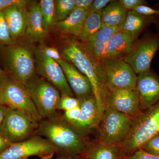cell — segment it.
<instances>
[{
	"label": "cell",
	"mask_w": 159,
	"mask_h": 159,
	"mask_svg": "<svg viewBox=\"0 0 159 159\" xmlns=\"http://www.w3.org/2000/svg\"><path fill=\"white\" fill-rule=\"evenodd\" d=\"M6 60L11 76L24 85L34 77V57L27 47L11 45L6 52Z\"/></svg>",
	"instance_id": "30bf717a"
},
{
	"label": "cell",
	"mask_w": 159,
	"mask_h": 159,
	"mask_svg": "<svg viewBox=\"0 0 159 159\" xmlns=\"http://www.w3.org/2000/svg\"><path fill=\"white\" fill-rule=\"evenodd\" d=\"M29 2L25 0H0V11L15 5L26 6Z\"/></svg>",
	"instance_id": "d590c367"
},
{
	"label": "cell",
	"mask_w": 159,
	"mask_h": 159,
	"mask_svg": "<svg viewBox=\"0 0 159 159\" xmlns=\"http://www.w3.org/2000/svg\"><path fill=\"white\" fill-rule=\"evenodd\" d=\"M69 85L80 101L93 95L90 83L87 77L80 72L73 65L65 60L58 61Z\"/></svg>",
	"instance_id": "2e32d148"
},
{
	"label": "cell",
	"mask_w": 159,
	"mask_h": 159,
	"mask_svg": "<svg viewBox=\"0 0 159 159\" xmlns=\"http://www.w3.org/2000/svg\"><path fill=\"white\" fill-rule=\"evenodd\" d=\"M28 25L25 34L31 41H39L45 37L47 32L43 24L39 3H34L28 12Z\"/></svg>",
	"instance_id": "44dd1931"
},
{
	"label": "cell",
	"mask_w": 159,
	"mask_h": 159,
	"mask_svg": "<svg viewBox=\"0 0 159 159\" xmlns=\"http://www.w3.org/2000/svg\"><path fill=\"white\" fill-rule=\"evenodd\" d=\"M80 156L86 159H122L124 157L119 145H108L99 141L90 143Z\"/></svg>",
	"instance_id": "d6986e66"
},
{
	"label": "cell",
	"mask_w": 159,
	"mask_h": 159,
	"mask_svg": "<svg viewBox=\"0 0 159 159\" xmlns=\"http://www.w3.org/2000/svg\"><path fill=\"white\" fill-rule=\"evenodd\" d=\"M63 53L67 61L77 68L90 83L93 95L97 101L99 122L109 93L106 77L100 61L94 57L84 44L74 41L67 43Z\"/></svg>",
	"instance_id": "6da1fadb"
},
{
	"label": "cell",
	"mask_w": 159,
	"mask_h": 159,
	"mask_svg": "<svg viewBox=\"0 0 159 159\" xmlns=\"http://www.w3.org/2000/svg\"><path fill=\"white\" fill-rule=\"evenodd\" d=\"M25 85L42 118L56 113L61 96L54 85L44 78L34 77Z\"/></svg>",
	"instance_id": "8992f818"
},
{
	"label": "cell",
	"mask_w": 159,
	"mask_h": 159,
	"mask_svg": "<svg viewBox=\"0 0 159 159\" xmlns=\"http://www.w3.org/2000/svg\"><path fill=\"white\" fill-rule=\"evenodd\" d=\"M35 135L45 137L54 146L57 156H80L90 143L56 113L39 123Z\"/></svg>",
	"instance_id": "7a4b0ae2"
},
{
	"label": "cell",
	"mask_w": 159,
	"mask_h": 159,
	"mask_svg": "<svg viewBox=\"0 0 159 159\" xmlns=\"http://www.w3.org/2000/svg\"><path fill=\"white\" fill-rule=\"evenodd\" d=\"M6 75V74L4 73V71L1 69L0 68V81L2 80V78L4 77V76Z\"/></svg>",
	"instance_id": "b9f144b4"
},
{
	"label": "cell",
	"mask_w": 159,
	"mask_h": 159,
	"mask_svg": "<svg viewBox=\"0 0 159 159\" xmlns=\"http://www.w3.org/2000/svg\"><path fill=\"white\" fill-rule=\"evenodd\" d=\"M37 66L39 74L57 89L61 95L74 97L73 91L59 64L48 57L40 49L37 54Z\"/></svg>",
	"instance_id": "7c38bea8"
},
{
	"label": "cell",
	"mask_w": 159,
	"mask_h": 159,
	"mask_svg": "<svg viewBox=\"0 0 159 159\" xmlns=\"http://www.w3.org/2000/svg\"><path fill=\"white\" fill-rule=\"evenodd\" d=\"M159 134V102L133 118L128 136L119 144L122 156L128 157Z\"/></svg>",
	"instance_id": "3957f363"
},
{
	"label": "cell",
	"mask_w": 159,
	"mask_h": 159,
	"mask_svg": "<svg viewBox=\"0 0 159 159\" xmlns=\"http://www.w3.org/2000/svg\"><path fill=\"white\" fill-rule=\"evenodd\" d=\"M5 17L12 39L25 34L28 25V12L25 6L15 5L5 10Z\"/></svg>",
	"instance_id": "e0dca14e"
},
{
	"label": "cell",
	"mask_w": 159,
	"mask_h": 159,
	"mask_svg": "<svg viewBox=\"0 0 159 159\" xmlns=\"http://www.w3.org/2000/svg\"><path fill=\"white\" fill-rule=\"evenodd\" d=\"M111 2V0H95L93 2L88 12H95L100 14L101 11Z\"/></svg>",
	"instance_id": "d6a6232c"
},
{
	"label": "cell",
	"mask_w": 159,
	"mask_h": 159,
	"mask_svg": "<svg viewBox=\"0 0 159 159\" xmlns=\"http://www.w3.org/2000/svg\"><path fill=\"white\" fill-rule=\"evenodd\" d=\"M122 29L119 27L102 25L98 31L84 43H99L107 44L114 34Z\"/></svg>",
	"instance_id": "484cf974"
},
{
	"label": "cell",
	"mask_w": 159,
	"mask_h": 159,
	"mask_svg": "<svg viewBox=\"0 0 159 159\" xmlns=\"http://www.w3.org/2000/svg\"><path fill=\"white\" fill-rule=\"evenodd\" d=\"M80 111L81 108L80 105L75 108L65 111L62 116L63 118L70 125H72L78 119L80 115Z\"/></svg>",
	"instance_id": "1f68e13d"
},
{
	"label": "cell",
	"mask_w": 159,
	"mask_h": 159,
	"mask_svg": "<svg viewBox=\"0 0 159 159\" xmlns=\"http://www.w3.org/2000/svg\"><path fill=\"white\" fill-rule=\"evenodd\" d=\"M80 108L79 118L70 126L78 134L86 137L99 122L97 101L93 95L81 100Z\"/></svg>",
	"instance_id": "9a60e30c"
},
{
	"label": "cell",
	"mask_w": 159,
	"mask_h": 159,
	"mask_svg": "<svg viewBox=\"0 0 159 159\" xmlns=\"http://www.w3.org/2000/svg\"><path fill=\"white\" fill-rule=\"evenodd\" d=\"M88 11L75 8L66 19L57 22L56 27L64 34L79 37Z\"/></svg>",
	"instance_id": "ffe728a7"
},
{
	"label": "cell",
	"mask_w": 159,
	"mask_h": 159,
	"mask_svg": "<svg viewBox=\"0 0 159 159\" xmlns=\"http://www.w3.org/2000/svg\"><path fill=\"white\" fill-rule=\"evenodd\" d=\"M81 101L74 97L61 95L58 105V110L65 111L75 108L80 105Z\"/></svg>",
	"instance_id": "f546056e"
},
{
	"label": "cell",
	"mask_w": 159,
	"mask_h": 159,
	"mask_svg": "<svg viewBox=\"0 0 159 159\" xmlns=\"http://www.w3.org/2000/svg\"><path fill=\"white\" fill-rule=\"evenodd\" d=\"M102 25L100 14L88 12L79 37L81 42H86L89 38L98 31Z\"/></svg>",
	"instance_id": "cb8c5ba5"
},
{
	"label": "cell",
	"mask_w": 159,
	"mask_h": 159,
	"mask_svg": "<svg viewBox=\"0 0 159 159\" xmlns=\"http://www.w3.org/2000/svg\"><path fill=\"white\" fill-rule=\"evenodd\" d=\"M39 124L25 113L8 108L0 133L10 143L22 142L35 135Z\"/></svg>",
	"instance_id": "52a82bcc"
},
{
	"label": "cell",
	"mask_w": 159,
	"mask_h": 159,
	"mask_svg": "<svg viewBox=\"0 0 159 159\" xmlns=\"http://www.w3.org/2000/svg\"><path fill=\"white\" fill-rule=\"evenodd\" d=\"M73 159H86L82 157L81 156H77V157H75Z\"/></svg>",
	"instance_id": "ee69618b"
},
{
	"label": "cell",
	"mask_w": 159,
	"mask_h": 159,
	"mask_svg": "<svg viewBox=\"0 0 159 159\" xmlns=\"http://www.w3.org/2000/svg\"><path fill=\"white\" fill-rule=\"evenodd\" d=\"M159 49L158 39H146L134 44L132 51L122 58L139 75L150 70L152 61Z\"/></svg>",
	"instance_id": "8fae6325"
},
{
	"label": "cell",
	"mask_w": 159,
	"mask_h": 159,
	"mask_svg": "<svg viewBox=\"0 0 159 159\" xmlns=\"http://www.w3.org/2000/svg\"><path fill=\"white\" fill-rule=\"evenodd\" d=\"M0 105L24 112L38 122L42 119L25 85L11 75L6 74L0 81Z\"/></svg>",
	"instance_id": "277c9868"
},
{
	"label": "cell",
	"mask_w": 159,
	"mask_h": 159,
	"mask_svg": "<svg viewBox=\"0 0 159 159\" xmlns=\"http://www.w3.org/2000/svg\"><path fill=\"white\" fill-rule=\"evenodd\" d=\"M14 43L5 17V10L0 11V45H11Z\"/></svg>",
	"instance_id": "83f0119b"
},
{
	"label": "cell",
	"mask_w": 159,
	"mask_h": 159,
	"mask_svg": "<svg viewBox=\"0 0 159 159\" xmlns=\"http://www.w3.org/2000/svg\"><path fill=\"white\" fill-rule=\"evenodd\" d=\"M134 43L129 34L122 29L120 30L107 43L106 57L122 58L132 51Z\"/></svg>",
	"instance_id": "ac0fdd59"
},
{
	"label": "cell",
	"mask_w": 159,
	"mask_h": 159,
	"mask_svg": "<svg viewBox=\"0 0 159 159\" xmlns=\"http://www.w3.org/2000/svg\"><path fill=\"white\" fill-rule=\"evenodd\" d=\"M56 159H73V158L66 156H57Z\"/></svg>",
	"instance_id": "7bdbcfd3"
},
{
	"label": "cell",
	"mask_w": 159,
	"mask_h": 159,
	"mask_svg": "<svg viewBox=\"0 0 159 159\" xmlns=\"http://www.w3.org/2000/svg\"><path fill=\"white\" fill-rule=\"evenodd\" d=\"M84 44L92 54L99 61L106 57L107 44L99 43H85Z\"/></svg>",
	"instance_id": "f1b7e54d"
},
{
	"label": "cell",
	"mask_w": 159,
	"mask_h": 159,
	"mask_svg": "<svg viewBox=\"0 0 159 159\" xmlns=\"http://www.w3.org/2000/svg\"><path fill=\"white\" fill-rule=\"evenodd\" d=\"M142 148L149 153L159 156V134L150 139Z\"/></svg>",
	"instance_id": "4dcf8cb0"
},
{
	"label": "cell",
	"mask_w": 159,
	"mask_h": 159,
	"mask_svg": "<svg viewBox=\"0 0 159 159\" xmlns=\"http://www.w3.org/2000/svg\"><path fill=\"white\" fill-rule=\"evenodd\" d=\"M119 3L127 11L133 10L137 6L144 5L146 2L143 0H120Z\"/></svg>",
	"instance_id": "e575fe53"
},
{
	"label": "cell",
	"mask_w": 159,
	"mask_h": 159,
	"mask_svg": "<svg viewBox=\"0 0 159 159\" xmlns=\"http://www.w3.org/2000/svg\"><path fill=\"white\" fill-rule=\"evenodd\" d=\"M9 141H8L0 133V154L5 151L11 145Z\"/></svg>",
	"instance_id": "ab89813d"
},
{
	"label": "cell",
	"mask_w": 159,
	"mask_h": 159,
	"mask_svg": "<svg viewBox=\"0 0 159 159\" xmlns=\"http://www.w3.org/2000/svg\"><path fill=\"white\" fill-rule=\"evenodd\" d=\"M146 19L144 16L131 10L127 12L122 30L129 34L134 42L144 29Z\"/></svg>",
	"instance_id": "603a6c76"
},
{
	"label": "cell",
	"mask_w": 159,
	"mask_h": 159,
	"mask_svg": "<svg viewBox=\"0 0 159 159\" xmlns=\"http://www.w3.org/2000/svg\"><path fill=\"white\" fill-rule=\"evenodd\" d=\"M127 158L128 159H159V156L149 153L141 148Z\"/></svg>",
	"instance_id": "836d02e7"
},
{
	"label": "cell",
	"mask_w": 159,
	"mask_h": 159,
	"mask_svg": "<svg viewBox=\"0 0 159 159\" xmlns=\"http://www.w3.org/2000/svg\"><path fill=\"white\" fill-rule=\"evenodd\" d=\"M106 107L133 118L142 112L139 94L136 89H121L109 91Z\"/></svg>",
	"instance_id": "4fadbf2b"
},
{
	"label": "cell",
	"mask_w": 159,
	"mask_h": 159,
	"mask_svg": "<svg viewBox=\"0 0 159 159\" xmlns=\"http://www.w3.org/2000/svg\"><path fill=\"white\" fill-rule=\"evenodd\" d=\"M40 50L48 57L56 61H57L62 59L59 52L55 48L45 47L41 48Z\"/></svg>",
	"instance_id": "74e56055"
},
{
	"label": "cell",
	"mask_w": 159,
	"mask_h": 159,
	"mask_svg": "<svg viewBox=\"0 0 159 159\" xmlns=\"http://www.w3.org/2000/svg\"><path fill=\"white\" fill-rule=\"evenodd\" d=\"M133 118L106 107L98 124L99 141L119 145L128 136Z\"/></svg>",
	"instance_id": "5b68a950"
},
{
	"label": "cell",
	"mask_w": 159,
	"mask_h": 159,
	"mask_svg": "<svg viewBox=\"0 0 159 159\" xmlns=\"http://www.w3.org/2000/svg\"><path fill=\"white\" fill-rule=\"evenodd\" d=\"M133 10L143 16L159 15L158 10L152 9L148 6H145V5L137 6Z\"/></svg>",
	"instance_id": "8d00e7d4"
},
{
	"label": "cell",
	"mask_w": 159,
	"mask_h": 159,
	"mask_svg": "<svg viewBox=\"0 0 159 159\" xmlns=\"http://www.w3.org/2000/svg\"><path fill=\"white\" fill-rule=\"evenodd\" d=\"M127 159V157H124V158H123V159Z\"/></svg>",
	"instance_id": "f6af8a7d"
},
{
	"label": "cell",
	"mask_w": 159,
	"mask_h": 159,
	"mask_svg": "<svg viewBox=\"0 0 159 159\" xmlns=\"http://www.w3.org/2000/svg\"><path fill=\"white\" fill-rule=\"evenodd\" d=\"M93 1V0H74L75 8L84 9L89 11Z\"/></svg>",
	"instance_id": "f35d334b"
},
{
	"label": "cell",
	"mask_w": 159,
	"mask_h": 159,
	"mask_svg": "<svg viewBox=\"0 0 159 159\" xmlns=\"http://www.w3.org/2000/svg\"><path fill=\"white\" fill-rule=\"evenodd\" d=\"M55 152V148L48 139L35 135L22 142L11 143L0 154V159H28L32 156L51 159Z\"/></svg>",
	"instance_id": "ba28073f"
},
{
	"label": "cell",
	"mask_w": 159,
	"mask_h": 159,
	"mask_svg": "<svg viewBox=\"0 0 159 159\" xmlns=\"http://www.w3.org/2000/svg\"><path fill=\"white\" fill-rule=\"evenodd\" d=\"M109 91L121 89H134L138 76L122 58L105 57L100 61Z\"/></svg>",
	"instance_id": "9c48e42d"
},
{
	"label": "cell",
	"mask_w": 159,
	"mask_h": 159,
	"mask_svg": "<svg viewBox=\"0 0 159 159\" xmlns=\"http://www.w3.org/2000/svg\"><path fill=\"white\" fill-rule=\"evenodd\" d=\"M8 109V107L5 106L0 105V132Z\"/></svg>",
	"instance_id": "60d3db41"
},
{
	"label": "cell",
	"mask_w": 159,
	"mask_h": 159,
	"mask_svg": "<svg viewBox=\"0 0 159 159\" xmlns=\"http://www.w3.org/2000/svg\"><path fill=\"white\" fill-rule=\"evenodd\" d=\"M135 89L139 94L142 111L159 102V77L150 70L138 75Z\"/></svg>",
	"instance_id": "5bb4252c"
},
{
	"label": "cell",
	"mask_w": 159,
	"mask_h": 159,
	"mask_svg": "<svg viewBox=\"0 0 159 159\" xmlns=\"http://www.w3.org/2000/svg\"><path fill=\"white\" fill-rule=\"evenodd\" d=\"M75 9L74 0H58L56 5V20H64Z\"/></svg>",
	"instance_id": "4316f807"
},
{
	"label": "cell",
	"mask_w": 159,
	"mask_h": 159,
	"mask_svg": "<svg viewBox=\"0 0 159 159\" xmlns=\"http://www.w3.org/2000/svg\"><path fill=\"white\" fill-rule=\"evenodd\" d=\"M40 8L43 20L44 29L48 32L56 20V6L53 0H41Z\"/></svg>",
	"instance_id": "d4e9b609"
},
{
	"label": "cell",
	"mask_w": 159,
	"mask_h": 159,
	"mask_svg": "<svg viewBox=\"0 0 159 159\" xmlns=\"http://www.w3.org/2000/svg\"><path fill=\"white\" fill-rule=\"evenodd\" d=\"M128 11L118 1H111L100 13L102 25L122 29Z\"/></svg>",
	"instance_id": "7402d4cb"
}]
</instances>
